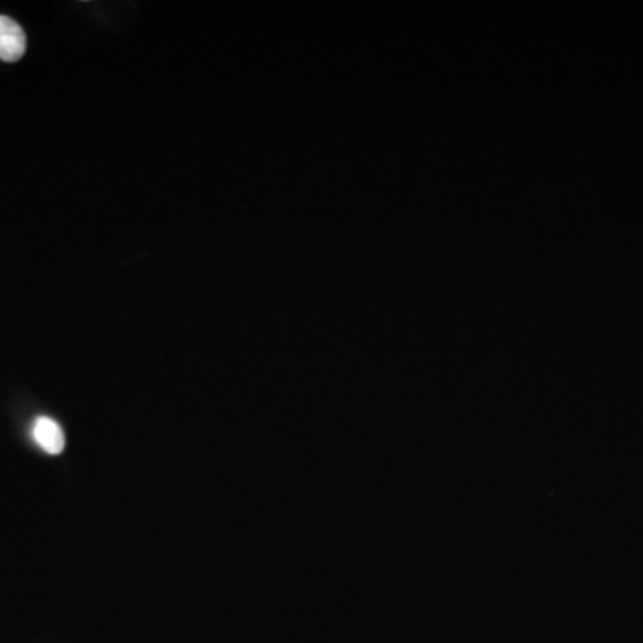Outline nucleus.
I'll list each match as a JSON object with an SVG mask.
<instances>
[{"label": "nucleus", "mask_w": 643, "mask_h": 643, "mask_svg": "<svg viewBox=\"0 0 643 643\" xmlns=\"http://www.w3.org/2000/svg\"><path fill=\"white\" fill-rule=\"evenodd\" d=\"M34 442L42 447L47 454H60L65 449V432L62 426L49 417H40L34 422Z\"/></svg>", "instance_id": "2"}, {"label": "nucleus", "mask_w": 643, "mask_h": 643, "mask_svg": "<svg viewBox=\"0 0 643 643\" xmlns=\"http://www.w3.org/2000/svg\"><path fill=\"white\" fill-rule=\"evenodd\" d=\"M28 47L24 29L10 17L0 14V60L6 63L19 62Z\"/></svg>", "instance_id": "1"}]
</instances>
